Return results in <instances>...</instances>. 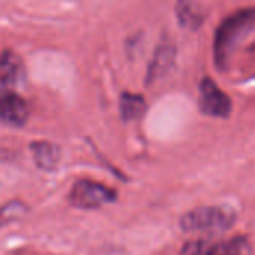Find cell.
Masks as SVG:
<instances>
[{
  "label": "cell",
  "mask_w": 255,
  "mask_h": 255,
  "mask_svg": "<svg viewBox=\"0 0 255 255\" xmlns=\"http://www.w3.org/2000/svg\"><path fill=\"white\" fill-rule=\"evenodd\" d=\"M27 212H28L27 205L19 202V200H13V202L6 203L4 206L0 208V227L22 218Z\"/></svg>",
  "instance_id": "12"
},
{
  "label": "cell",
  "mask_w": 255,
  "mask_h": 255,
  "mask_svg": "<svg viewBox=\"0 0 255 255\" xmlns=\"http://www.w3.org/2000/svg\"><path fill=\"white\" fill-rule=\"evenodd\" d=\"M173 63H175V48L170 45H161L157 49L154 60L149 66L148 82H152L160 76H163L164 73H167L169 69L173 66Z\"/></svg>",
  "instance_id": "9"
},
{
  "label": "cell",
  "mask_w": 255,
  "mask_h": 255,
  "mask_svg": "<svg viewBox=\"0 0 255 255\" xmlns=\"http://www.w3.org/2000/svg\"><path fill=\"white\" fill-rule=\"evenodd\" d=\"M199 106L202 112L217 118H227L232 112L230 97L211 78H205L200 82Z\"/></svg>",
  "instance_id": "4"
},
{
  "label": "cell",
  "mask_w": 255,
  "mask_h": 255,
  "mask_svg": "<svg viewBox=\"0 0 255 255\" xmlns=\"http://www.w3.org/2000/svg\"><path fill=\"white\" fill-rule=\"evenodd\" d=\"M176 13H178L181 24L184 27H191V28L200 27L203 22V18H205V13L200 10V6L194 4V3H188V1L178 3Z\"/></svg>",
  "instance_id": "11"
},
{
  "label": "cell",
  "mask_w": 255,
  "mask_h": 255,
  "mask_svg": "<svg viewBox=\"0 0 255 255\" xmlns=\"http://www.w3.org/2000/svg\"><path fill=\"white\" fill-rule=\"evenodd\" d=\"M117 199V193L103 184L81 179L73 184L69 193V202L72 206L79 209H96L102 205L111 203Z\"/></svg>",
  "instance_id": "3"
},
{
  "label": "cell",
  "mask_w": 255,
  "mask_h": 255,
  "mask_svg": "<svg viewBox=\"0 0 255 255\" xmlns=\"http://www.w3.org/2000/svg\"><path fill=\"white\" fill-rule=\"evenodd\" d=\"M236 211L230 206H200L182 215L179 224L185 233L220 235L233 227Z\"/></svg>",
  "instance_id": "2"
},
{
  "label": "cell",
  "mask_w": 255,
  "mask_h": 255,
  "mask_svg": "<svg viewBox=\"0 0 255 255\" xmlns=\"http://www.w3.org/2000/svg\"><path fill=\"white\" fill-rule=\"evenodd\" d=\"M22 61L21 58L6 49L0 57V94L15 91L21 76H22Z\"/></svg>",
  "instance_id": "7"
},
{
  "label": "cell",
  "mask_w": 255,
  "mask_h": 255,
  "mask_svg": "<svg viewBox=\"0 0 255 255\" xmlns=\"http://www.w3.org/2000/svg\"><path fill=\"white\" fill-rule=\"evenodd\" d=\"M146 111V102L143 96L133 94V93H123L120 99V112L123 120L126 121H136L139 120Z\"/></svg>",
  "instance_id": "10"
},
{
  "label": "cell",
  "mask_w": 255,
  "mask_h": 255,
  "mask_svg": "<svg viewBox=\"0 0 255 255\" xmlns=\"http://www.w3.org/2000/svg\"><path fill=\"white\" fill-rule=\"evenodd\" d=\"M33 160L42 170H54L60 161V148L52 142H33L30 145Z\"/></svg>",
  "instance_id": "8"
},
{
  "label": "cell",
  "mask_w": 255,
  "mask_h": 255,
  "mask_svg": "<svg viewBox=\"0 0 255 255\" xmlns=\"http://www.w3.org/2000/svg\"><path fill=\"white\" fill-rule=\"evenodd\" d=\"M255 25V7L239 10L227 16L218 27L214 43L215 64L218 69H226L235 48L253 30Z\"/></svg>",
  "instance_id": "1"
},
{
  "label": "cell",
  "mask_w": 255,
  "mask_h": 255,
  "mask_svg": "<svg viewBox=\"0 0 255 255\" xmlns=\"http://www.w3.org/2000/svg\"><path fill=\"white\" fill-rule=\"evenodd\" d=\"M30 109L24 97L16 91L0 94V120L9 126H24L27 123Z\"/></svg>",
  "instance_id": "6"
},
{
  "label": "cell",
  "mask_w": 255,
  "mask_h": 255,
  "mask_svg": "<svg viewBox=\"0 0 255 255\" xmlns=\"http://www.w3.org/2000/svg\"><path fill=\"white\" fill-rule=\"evenodd\" d=\"M248 244L245 238L232 241H191L184 245L181 255H245Z\"/></svg>",
  "instance_id": "5"
}]
</instances>
